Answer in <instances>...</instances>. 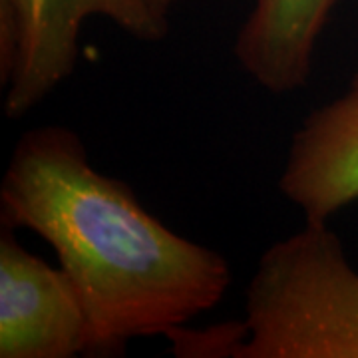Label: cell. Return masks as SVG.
I'll return each mask as SVG.
<instances>
[{
    "label": "cell",
    "instance_id": "6da1fadb",
    "mask_svg": "<svg viewBox=\"0 0 358 358\" xmlns=\"http://www.w3.org/2000/svg\"><path fill=\"white\" fill-rule=\"evenodd\" d=\"M0 215L56 253L86 313L88 357L124 355L134 338L176 336L217 307L233 281L225 257L152 215L62 126L28 129L14 145Z\"/></svg>",
    "mask_w": 358,
    "mask_h": 358
},
{
    "label": "cell",
    "instance_id": "7a4b0ae2",
    "mask_svg": "<svg viewBox=\"0 0 358 358\" xmlns=\"http://www.w3.org/2000/svg\"><path fill=\"white\" fill-rule=\"evenodd\" d=\"M233 358H358V271L327 223L275 241L245 291Z\"/></svg>",
    "mask_w": 358,
    "mask_h": 358
},
{
    "label": "cell",
    "instance_id": "3957f363",
    "mask_svg": "<svg viewBox=\"0 0 358 358\" xmlns=\"http://www.w3.org/2000/svg\"><path fill=\"white\" fill-rule=\"evenodd\" d=\"M100 16L143 42L169 32L152 0H0V84L4 114L24 117L72 76L80 32Z\"/></svg>",
    "mask_w": 358,
    "mask_h": 358
},
{
    "label": "cell",
    "instance_id": "277c9868",
    "mask_svg": "<svg viewBox=\"0 0 358 358\" xmlns=\"http://www.w3.org/2000/svg\"><path fill=\"white\" fill-rule=\"evenodd\" d=\"M88 322L62 268L0 233V358H72L86 355Z\"/></svg>",
    "mask_w": 358,
    "mask_h": 358
},
{
    "label": "cell",
    "instance_id": "5b68a950",
    "mask_svg": "<svg viewBox=\"0 0 358 358\" xmlns=\"http://www.w3.org/2000/svg\"><path fill=\"white\" fill-rule=\"evenodd\" d=\"M279 192L305 221L327 223L358 201V74L294 129Z\"/></svg>",
    "mask_w": 358,
    "mask_h": 358
},
{
    "label": "cell",
    "instance_id": "8992f818",
    "mask_svg": "<svg viewBox=\"0 0 358 358\" xmlns=\"http://www.w3.org/2000/svg\"><path fill=\"white\" fill-rule=\"evenodd\" d=\"M341 0H255L233 44L239 68L273 96L303 90L320 34Z\"/></svg>",
    "mask_w": 358,
    "mask_h": 358
},
{
    "label": "cell",
    "instance_id": "52a82bcc",
    "mask_svg": "<svg viewBox=\"0 0 358 358\" xmlns=\"http://www.w3.org/2000/svg\"><path fill=\"white\" fill-rule=\"evenodd\" d=\"M154 2V6L159 10L162 14H169V10L178 4V2H181V0H152Z\"/></svg>",
    "mask_w": 358,
    "mask_h": 358
}]
</instances>
